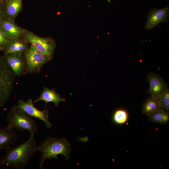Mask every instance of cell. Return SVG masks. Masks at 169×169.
Segmentation results:
<instances>
[{"label":"cell","mask_w":169,"mask_h":169,"mask_svg":"<svg viewBox=\"0 0 169 169\" xmlns=\"http://www.w3.org/2000/svg\"><path fill=\"white\" fill-rule=\"evenodd\" d=\"M34 135L18 146H10L6 150L5 156L1 160L2 164L7 168L23 169L36 151V142Z\"/></svg>","instance_id":"6da1fadb"},{"label":"cell","mask_w":169,"mask_h":169,"mask_svg":"<svg viewBox=\"0 0 169 169\" xmlns=\"http://www.w3.org/2000/svg\"><path fill=\"white\" fill-rule=\"evenodd\" d=\"M36 150L41 154L39 162L40 168L42 169L46 159H58L59 155H62L66 159H69L71 147L70 143L64 138L48 136L37 146Z\"/></svg>","instance_id":"7a4b0ae2"},{"label":"cell","mask_w":169,"mask_h":169,"mask_svg":"<svg viewBox=\"0 0 169 169\" xmlns=\"http://www.w3.org/2000/svg\"><path fill=\"white\" fill-rule=\"evenodd\" d=\"M8 125L21 131H27L34 135L38 127L35 121L25 112L15 106L12 107L7 116Z\"/></svg>","instance_id":"3957f363"},{"label":"cell","mask_w":169,"mask_h":169,"mask_svg":"<svg viewBox=\"0 0 169 169\" xmlns=\"http://www.w3.org/2000/svg\"><path fill=\"white\" fill-rule=\"evenodd\" d=\"M14 74L7 62L0 58V108L9 100L13 88Z\"/></svg>","instance_id":"277c9868"},{"label":"cell","mask_w":169,"mask_h":169,"mask_svg":"<svg viewBox=\"0 0 169 169\" xmlns=\"http://www.w3.org/2000/svg\"><path fill=\"white\" fill-rule=\"evenodd\" d=\"M24 36L26 41L31 45L51 60L56 47L54 39L49 37H40L27 30Z\"/></svg>","instance_id":"5b68a950"},{"label":"cell","mask_w":169,"mask_h":169,"mask_svg":"<svg viewBox=\"0 0 169 169\" xmlns=\"http://www.w3.org/2000/svg\"><path fill=\"white\" fill-rule=\"evenodd\" d=\"M24 56L26 72L28 73L39 72L43 66L50 60L31 45L25 51Z\"/></svg>","instance_id":"8992f818"},{"label":"cell","mask_w":169,"mask_h":169,"mask_svg":"<svg viewBox=\"0 0 169 169\" xmlns=\"http://www.w3.org/2000/svg\"><path fill=\"white\" fill-rule=\"evenodd\" d=\"M15 106L31 117L42 120L45 123L47 128L50 129L51 128L52 124L48 120V110L45 109L43 110H41L38 109L34 105L32 99H29L27 101L20 100Z\"/></svg>","instance_id":"52a82bcc"},{"label":"cell","mask_w":169,"mask_h":169,"mask_svg":"<svg viewBox=\"0 0 169 169\" xmlns=\"http://www.w3.org/2000/svg\"><path fill=\"white\" fill-rule=\"evenodd\" d=\"M169 7L158 9L152 8L147 15L146 22L145 26V29L151 30L159 23L168 21L169 18Z\"/></svg>","instance_id":"ba28073f"},{"label":"cell","mask_w":169,"mask_h":169,"mask_svg":"<svg viewBox=\"0 0 169 169\" xmlns=\"http://www.w3.org/2000/svg\"><path fill=\"white\" fill-rule=\"evenodd\" d=\"M147 78L149 83L147 93L151 97L158 99L168 89L163 79L159 75L151 72L148 75Z\"/></svg>","instance_id":"9c48e42d"},{"label":"cell","mask_w":169,"mask_h":169,"mask_svg":"<svg viewBox=\"0 0 169 169\" xmlns=\"http://www.w3.org/2000/svg\"><path fill=\"white\" fill-rule=\"evenodd\" d=\"M0 30L9 39L21 38L27 31L17 25L13 20L7 18L0 22Z\"/></svg>","instance_id":"30bf717a"},{"label":"cell","mask_w":169,"mask_h":169,"mask_svg":"<svg viewBox=\"0 0 169 169\" xmlns=\"http://www.w3.org/2000/svg\"><path fill=\"white\" fill-rule=\"evenodd\" d=\"M13 129L8 125L0 128V150L6 149L16 142L17 135Z\"/></svg>","instance_id":"8fae6325"},{"label":"cell","mask_w":169,"mask_h":169,"mask_svg":"<svg viewBox=\"0 0 169 169\" xmlns=\"http://www.w3.org/2000/svg\"><path fill=\"white\" fill-rule=\"evenodd\" d=\"M40 101L45 103V107L48 103L53 102L56 106H58L60 102L65 101V99L62 97L55 90L44 87L39 96L35 100L34 102L36 103Z\"/></svg>","instance_id":"7c38bea8"},{"label":"cell","mask_w":169,"mask_h":169,"mask_svg":"<svg viewBox=\"0 0 169 169\" xmlns=\"http://www.w3.org/2000/svg\"><path fill=\"white\" fill-rule=\"evenodd\" d=\"M5 46V56L11 54L22 55L26 49L27 44L20 38H14L9 39Z\"/></svg>","instance_id":"4fadbf2b"},{"label":"cell","mask_w":169,"mask_h":169,"mask_svg":"<svg viewBox=\"0 0 169 169\" xmlns=\"http://www.w3.org/2000/svg\"><path fill=\"white\" fill-rule=\"evenodd\" d=\"M3 7L7 18L14 20L22 9V0H6Z\"/></svg>","instance_id":"5bb4252c"},{"label":"cell","mask_w":169,"mask_h":169,"mask_svg":"<svg viewBox=\"0 0 169 169\" xmlns=\"http://www.w3.org/2000/svg\"><path fill=\"white\" fill-rule=\"evenodd\" d=\"M5 56L6 62L14 73L18 76L21 74L24 65L22 55L11 54Z\"/></svg>","instance_id":"9a60e30c"},{"label":"cell","mask_w":169,"mask_h":169,"mask_svg":"<svg viewBox=\"0 0 169 169\" xmlns=\"http://www.w3.org/2000/svg\"><path fill=\"white\" fill-rule=\"evenodd\" d=\"M161 108L158 99L151 97L144 102L142 110V113L148 117Z\"/></svg>","instance_id":"2e32d148"},{"label":"cell","mask_w":169,"mask_h":169,"mask_svg":"<svg viewBox=\"0 0 169 169\" xmlns=\"http://www.w3.org/2000/svg\"><path fill=\"white\" fill-rule=\"evenodd\" d=\"M151 122L161 125H166L169 122V115L168 111L161 108L149 116Z\"/></svg>","instance_id":"e0dca14e"},{"label":"cell","mask_w":169,"mask_h":169,"mask_svg":"<svg viewBox=\"0 0 169 169\" xmlns=\"http://www.w3.org/2000/svg\"><path fill=\"white\" fill-rule=\"evenodd\" d=\"M128 119V113L126 110L123 109H118L115 110L112 116L113 122L118 125L125 124L127 122Z\"/></svg>","instance_id":"ac0fdd59"},{"label":"cell","mask_w":169,"mask_h":169,"mask_svg":"<svg viewBox=\"0 0 169 169\" xmlns=\"http://www.w3.org/2000/svg\"><path fill=\"white\" fill-rule=\"evenodd\" d=\"M161 108L168 111L169 110V91L168 89L158 99Z\"/></svg>","instance_id":"d6986e66"},{"label":"cell","mask_w":169,"mask_h":169,"mask_svg":"<svg viewBox=\"0 0 169 169\" xmlns=\"http://www.w3.org/2000/svg\"><path fill=\"white\" fill-rule=\"evenodd\" d=\"M9 39L0 30V47H3L5 46Z\"/></svg>","instance_id":"ffe728a7"},{"label":"cell","mask_w":169,"mask_h":169,"mask_svg":"<svg viewBox=\"0 0 169 169\" xmlns=\"http://www.w3.org/2000/svg\"><path fill=\"white\" fill-rule=\"evenodd\" d=\"M0 4V22L3 19V18L4 15V10L2 7V4Z\"/></svg>","instance_id":"44dd1931"},{"label":"cell","mask_w":169,"mask_h":169,"mask_svg":"<svg viewBox=\"0 0 169 169\" xmlns=\"http://www.w3.org/2000/svg\"><path fill=\"white\" fill-rule=\"evenodd\" d=\"M4 0H0V4H3V3Z\"/></svg>","instance_id":"7402d4cb"},{"label":"cell","mask_w":169,"mask_h":169,"mask_svg":"<svg viewBox=\"0 0 169 169\" xmlns=\"http://www.w3.org/2000/svg\"><path fill=\"white\" fill-rule=\"evenodd\" d=\"M3 49V47H0V50H2Z\"/></svg>","instance_id":"603a6c76"},{"label":"cell","mask_w":169,"mask_h":169,"mask_svg":"<svg viewBox=\"0 0 169 169\" xmlns=\"http://www.w3.org/2000/svg\"><path fill=\"white\" fill-rule=\"evenodd\" d=\"M2 163H1V160H0V166L2 165Z\"/></svg>","instance_id":"cb8c5ba5"}]
</instances>
